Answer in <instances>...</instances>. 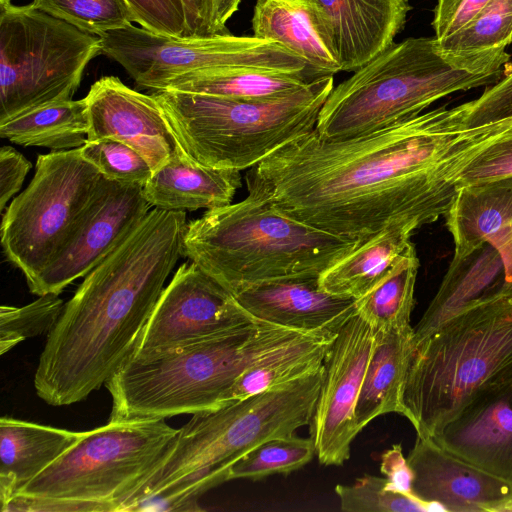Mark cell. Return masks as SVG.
Wrapping results in <instances>:
<instances>
[{"label":"cell","instance_id":"12","mask_svg":"<svg viewBox=\"0 0 512 512\" xmlns=\"http://www.w3.org/2000/svg\"><path fill=\"white\" fill-rule=\"evenodd\" d=\"M100 39L101 54L119 63L139 87L152 90H160L174 77L203 69L298 72L317 68L280 43L255 36L173 37L132 24Z\"/></svg>","mask_w":512,"mask_h":512},{"label":"cell","instance_id":"24","mask_svg":"<svg viewBox=\"0 0 512 512\" xmlns=\"http://www.w3.org/2000/svg\"><path fill=\"white\" fill-rule=\"evenodd\" d=\"M471 260L472 255L463 260L452 259L438 292L413 327L414 347L462 310L512 290L505 283L503 263L493 246L485 244L477 251L475 264Z\"/></svg>","mask_w":512,"mask_h":512},{"label":"cell","instance_id":"47","mask_svg":"<svg viewBox=\"0 0 512 512\" xmlns=\"http://www.w3.org/2000/svg\"><path fill=\"white\" fill-rule=\"evenodd\" d=\"M10 3H12V0H6V2L4 4H2V5H6V4H10Z\"/></svg>","mask_w":512,"mask_h":512},{"label":"cell","instance_id":"27","mask_svg":"<svg viewBox=\"0 0 512 512\" xmlns=\"http://www.w3.org/2000/svg\"><path fill=\"white\" fill-rule=\"evenodd\" d=\"M326 76L331 74L318 68L298 72L212 68L174 77L160 90L265 101L289 96Z\"/></svg>","mask_w":512,"mask_h":512},{"label":"cell","instance_id":"46","mask_svg":"<svg viewBox=\"0 0 512 512\" xmlns=\"http://www.w3.org/2000/svg\"><path fill=\"white\" fill-rule=\"evenodd\" d=\"M496 250L503 263L505 283L512 288V225Z\"/></svg>","mask_w":512,"mask_h":512},{"label":"cell","instance_id":"34","mask_svg":"<svg viewBox=\"0 0 512 512\" xmlns=\"http://www.w3.org/2000/svg\"><path fill=\"white\" fill-rule=\"evenodd\" d=\"M30 5L98 36L135 22L125 0H32Z\"/></svg>","mask_w":512,"mask_h":512},{"label":"cell","instance_id":"48","mask_svg":"<svg viewBox=\"0 0 512 512\" xmlns=\"http://www.w3.org/2000/svg\"><path fill=\"white\" fill-rule=\"evenodd\" d=\"M6 0H0V5L4 4Z\"/></svg>","mask_w":512,"mask_h":512},{"label":"cell","instance_id":"1","mask_svg":"<svg viewBox=\"0 0 512 512\" xmlns=\"http://www.w3.org/2000/svg\"><path fill=\"white\" fill-rule=\"evenodd\" d=\"M469 102L424 111L376 131L329 140L313 131L250 168L245 180L282 212L331 234L367 240L415 230L448 212L468 165L512 117L468 127Z\"/></svg>","mask_w":512,"mask_h":512},{"label":"cell","instance_id":"13","mask_svg":"<svg viewBox=\"0 0 512 512\" xmlns=\"http://www.w3.org/2000/svg\"><path fill=\"white\" fill-rule=\"evenodd\" d=\"M254 320L231 292L186 262L164 288L130 359L151 360Z\"/></svg>","mask_w":512,"mask_h":512},{"label":"cell","instance_id":"3","mask_svg":"<svg viewBox=\"0 0 512 512\" xmlns=\"http://www.w3.org/2000/svg\"><path fill=\"white\" fill-rule=\"evenodd\" d=\"M324 374L323 364L294 381L193 414L124 511L201 510L199 497L230 480L232 466L245 454L310 425Z\"/></svg>","mask_w":512,"mask_h":512},{"label":"cell","instance_id":"8","mask_svg":"<svg viewBox=\"0 0 512 512\" xmlns=\"http://www.w3.org/2000/svg\"><path fill=\"white\" fill-rule=\"evenodd\" d=\"M333 75L283 98L237 100L154 90L183 152L202 165L242 171L316 128Z\"/></svg>","mask_w":512,"mask_h":512},{"label":"cell","instance_id":"39","mask_svg":"<svg viewBox=\"0 0 512 512\" xmlns=\"http://www.w3.org/2000/svg\"><path fill=\"white\" fill-rule=\"evenodd\" d=\"M135 22L151 32L184 37L185 15L181 0H125Z\"/></svg>","mask_w":512,"mask_h":512},{"label":"cell","instance_id":"7","mask_svg":"<svg viewBox=\"0 0 512 512\" xmlns=\"http://www.w3.org/2000/svg\"><path fill=\"white\" fill-rule=\"evenodd\" d=\"M502 71L460 66L440 52L435 37L408 38L334 87L315 129L329 140L370 133L421 114L452 93L492 85Z\"/></svg>","mask_w":512,"mask_h":512},{"label":"cell","instance_id":"15","mask_svg":"<svg viewBox=\"0 0 512 512\" xmlns=\"http://www.w3.org/2000/svg\"><path fill=\"white\" fill-rule=\"evenodd\" d=\"M151 207L142 186L109 180L58 257L27 282L30 292L59 295L114 251Z\"/></svg>","mask_w":512,"mask_h":512},{"label":"cell","instance_id":"16","mask_svg":"<svg viewBox=\"0 0 512 512\" xmlns=\"http://www.w3.org/2000/svg\"><path fill=\"white\" fill-rule=\"evenodd\" d=\"M85 99L87 140L122 142L142 155L153 171L184 153L153 94H143L115 76H105L92 84Z\"/></svg>","mask_w":512,"mask_h":512},{"label":"cell","instance_id":"21","mask_svg":"<svg viewBox=\"0 0 512 512\" xmlns=\"http://www.w3.org/2000/svg\"><path fill=\"white\" fill-rule=\"evenodd\" d=\"M444 218L453 259H466L485 244L496 249L512 225V177L459 188Z\"/></svg>","mask_w":512,"mask_h":512},{"label":"cell","instance_id":"9","mask_svg":"<svg viewBox=\"0 0 512 512\" xmlns=\"http://www.w3.org/2000/svg\"><path fill=\"white\" fill-rule=\"evenodd\" d=\"M177 431L165 420L109 421L84 431L1 511H123Z\"/></svg>","mask_w":512,"mask_h":512},{"label":"cell","instance_id":"23","mask_svg":"<svg viewBox=\"0 0 512 512\" xmlns=\"http://www.w3.org/2000/svg\"><path fill=\"white\" fill-rule=\"evenodd\" d=\"M83 433L3 416L0 420L2 507L69 449Z\"/></svg>","mask_w":512,"mask_h":512},{"label":"cell","instance_id":"20","mask_svg":"<svg viewBox=\"0 0 512 512\" xmlns=\"http://www.w3.org/2000/svg\"><path fill=\"white\" fill-rule=\"evenodd\" d=\"M318 278L264 282L234 296L259 321L301 332L337 333L355 313L356 299L322 290Z\"/></svg>","mask_w":512,"mask_h":512},{"label":"cell","instance_id":"42","mask_svg":"<svg viewBox=\"0 0 512 512\" xmlns=\"http://www.w3.org/2000/svg\"><path fill=\"white\" fill-rule=\"evenodd\" d=\"M31 162L11 146H2L0 150V211L3 212L8 201L20 190Z\"/></svg>","mask_w":512,"mask_h":512},{"label":"cell","instance_id":"18","mask_svg":"<svg viewBox=\"0 0 512 512\" xmlns=\"http://www.w3.org/2000/svg\"><path fill=\"white\" fill-rule=\"evenodd\" d=\"M407 460L414 472V496L444 511L499 512L512 501V484L457 458L431 437L417 436Z\"/></svg>","mask_w":512,"mask_h":512},{"label":"cell","instance_id":"37","mask_svg":"<svg viewBox=\"0 0 512 512\" xmlns=\"http://www.w3.org/2000/svg\"><path fill=\"white\" fill-rule=\"evenodd\" d=\"M79 150L103 176L116 182L143 187L153 174L142 155L117 140H87Z\"/></svg>","mask_w":512,"mask_h":512},{"label":"cell","instance_id":"45","mask_svg":"<svg viewBox=\"0 0 512 512\" xmlns=\"http://www.w3.org/2000/svg\"><path fill=\"white\" fill-rule=\"evenodd\" d=\"M241 0H213V21L217 34L229 33L227 21L238 10Z\"/></svg>","mask_w":512,"mask_h":512},{"label":"cell","instance_id":"11","mask_svg":"<svg viewBox=\"0 0 512 512\" xmlns=\"http://www.w3.org/2000/svg\"><path fill=\"white\" fill-rule=\"evenodd\" d=\"M110 179L79 148L37 157L35 174L3 214L4 254L29 282L61 253Z\"/></svg>","mask_w":512,"mask_h":512},{"label":"cell","instance_id":"17","mask_svg":"<svg viewBox=\"0 0 512 512\" xmlns=\"http://www.w3.org/2000/svg\"><path fill=\"white\" fill-rule=\"evenodd\" d=\"M432 439L457 458L512 484V373L481 388Z\"/></svg>","mask_w":512,"mask_h":512},{"label":"cell","instance_id":"2","mask_svg":"<svg viewBox=\"0 0 512 512\" xmlns=\"http://www.w3.org/2000/svg\"><path fill=\"white\" fill-rule=\"evenodd\" d=\"M185 211L153 207L93 268L47 334L34 376L49 405L80 402L132 357L164 284L183 256Z\"/></svg>","mask_w":512,"mask_h":512},{"label":"cell","instance_id":"19","mask_svg":"<svg viewBox=\"0 0 512 512\" xmlns=\"http://www.w3.org/2000/svg\"><path fill=\"white\" fill-rule=\"evenodd\" d=\"M328 35L341 71H355L394 42L408 0H307Z\"/></svg>","mask_w":512,"mask_h":512},{"label":"cell","instance_id":"6","mask_svg":"<svg viewBox=\"0 0 512 512\" xmlns=\"http://www.w3.org/2000/svg\"><path fill=\"white\" fill-rule=\"evenodd\" d=\"M512 373V290L452 316L414 347L404 417L434 437L487 384Z\"/></svg>","mask_w":512,"mask_h":512},{"label":"cell","instance_id":"43","mask_svg":"<svg viewBox=\"0 0 512 512\" xmlns=\"http://www.w3.org/2000/svg\"><path fill=\"white\" fill-rule=\"evenodd\" d=\"M380 471L385 476L386 488L414 497V472L404 456L401 444H394L381 455Z\"/></svg>","mask_w":512,"mask_h":512},{"label":"cell","instance_id":"30","mask_svg":"<svg viewBox=\"0 0 512 512\" xmlns=\"http://www.w3.org/2000/svg\"><path fill=\"white\" fill-rule=\"evenodd\" d=\"M337 333L310 332L259 359L230 389L226 405L301 378L324 364Z\"/></svg>","mask_w":512,"mask_h":512},{"label":"cell","instance_id":"32","mask_svg":"<svg viewBox=\"0 0 512 512\" xmlns=\"http://www.w3.org/2000/svg\"><path fill=\"white\" fill-rule=\"evenodd\" d=\"M419 266L415 246L411 243L388 275L371 291L356 299V312L374 331L410 325Z\"/></svg>","mask_w":512,"mask_h":512},{"label":"cell","instance_id":"26","mask_svg":"<svg viewBox=\"0 0 512 512\" xmlns=\"http://www.w3.org/2000/svg\"><path fill=\"white\" fill-rule=\"evenodd\" d=\"M252 29L253 36L280 43L328 74L341 71L332 43L307 0H257Z\"/></svg>","mask_w":512,"mask_h":512},{"label":"cell","instance_id":"31","mask_svg":"<svg viewBox=\"0 0 512 512\" xmlns=\"http://www.w3.org/2000/svg\"><path fill=\"white\" fill-rule=\"evenodd\" d=\"M89 132L85 98L49 104L0 122V136L22 146L70 150L83 146Z\"/></svg>","mask_w":512,"mask_h":512},{"label":"cell","instance_id":"38","mask_svg":"<svg viewBox=\"0 0 512 512\" xmlns=\"http://www.w3.org/2000/svg\"><path fill=\"white\" fill-rule=\"evenodd\" d=\"M512 177V127L480 153L462 172L459 188Z\"/></svg>","mask_w":512,"mask_h":512},{"label":"cell","instance_id":"41","mask_svg":"<svg viewBox=\"0 0 512 512\" xmlns=\"http://www.w3.org/2000/svg\"><path fill=\"white\" fill-rule=\"evenodd\" d=\"M490 0H438L432 26L437 40L467 25Z\"/></svg>","mask_w":512,"mask_h":512},{"label":"cell","instance_id":"22","mask_svg":"<svg viewBox=\"0 0 512 512\" xmlns=\"http://www.w3.org/2000/svg\"><path fill=\"white\" fill-rule=\"evenodd\" d=\"M240 187V171L205 166L182 153L153 171L142 191L152 207L194 211L230 204Z\"/></svg>","mask_w":512,"mask_h":512},{"label":"cell","instance_id":"4","mask_svg":"<svg viewBox=\"0 0 512 512\" xmlns=\"http://www.w3.org/2000/svg\"><path fill=\"white\" fill-rule=\"evenodd\" d=\"M247 191L188 223L183 240V256L233 295L264 282L319 277L365 241L310 226Z\"/></svg>","mask_w":512,"mask_h":512},{"label":"cell","instance_id":"14","mask_svg":"<svg viewBox=\"0 0 512 512\" xmlns=\"http://www.w3.org/2000/svg\"><path fill=\"white\" fill-rule=\"evenodd\" d=\"M374 345V330L356 311L340 328L324 359L325 374L310 422L323 465H343L361 431L355 409Z\"/></svg>","mask_w":512,"mask_h":512},{"label":"cell","instance_id":"40","mask_svg":"<svg viewBox=\"0 0 512 512\" xmlns=\"http://www.w3.org/2000/svg\"><path fill=\"white\" fill-rule=\"evenodd\" d=\"M512 117V70L469 101L468 127H477Z\"/></svg>","mask_w":512,"mask_h":512},{"label":"cell","instance_id":"5","mask_svg":"<svg viewBox=\"0 0 512 512\" xmlns=\"http://www.w3.org/2000/svg\"><path fill=\"white\" fill-rule=\"evenodd\" d=\"M306 333L254 320L151 360L130 359L105 384L109 421L165 420L223 407L245 370Z\"/></svg>","mask_w":512,"mask_h":512},{"label":"cell","instance_id":"10","mask_svg":"<svg viewBox=\"0 0 512 512\" xmlns=\"http://www.w3.org/2000/svg\"><path fill=\"white\" fill-rule=\"evenodd\" d=\"M100 36L33 8L0 6V122L71 100Z\"/></svg>","mask_w":512,"mask_h":512},{"label":"cell","instance_id":"25","mask_svg":"<svg viewBox=\"0 0 512 512\" xmlns=\"http://www.w3.org/2000/svg\"><path fill=\"white\" fill-rule=\"evenodd\" d=\"M411 325L374 331V345L355 409L360 430L378 416H404L403 390L414 352Z\"/></svg>","mask_w":512,"mask_h":512},{"label":"cell","instance_id":"29","mask_svg":"<svg viewBox=\"0 0 512 512\" xmlns=\"http://www.w3.org/2000/svg\"><path fill=\"white\" fill-rule=\"evenodd\" d=\"M437 43L446 58L464 68H503L512 43V0H490L467 25Z\"/></svg>","mask_w":512,"mask_h":512},{"label":"cell","instance_id":"28","mask_svg":"<svg viewBox=\"0 0 512 512\" xmlns=\"http://www.w3.org/2000/svg\"><path fill=\"white\" fill-rule=\"evenodd\" d=\"M415 231L410 226H394L365 240L321 273L319 287L340 297H363L388 275L412 243Z\"/></svg>","mask_w":512,"mask_h":512},{"label":"cell","instance_id":"44","mask_svg":"<svg viewBox=\"0 0 512 512\" xmlns=\"http://www.w3.org/2000/svg\"><path fill=\"white\" fill-rule=\"evenodd\" d=\"M185 15L184 37L217 34L213 21V0H181Z\"/></svg>","mask_w":512,"mask_h":512},{"label":"cell","instance_id":"36","mask_svg":"<svg viewBox=\"0 0 512 512\" xmlns=\"http://www.w3.org/2000/svg\"><path fill=\"white\" fill-rule=\"evenodd\" d=\"M65 303L56 294H46L22 307L0 308V352L5 354L20 342L49 333Z\"/></svg>","mask_w":512,"mask_h":512},{"label":"cell","instance_id":"33","mask_svg":"<svg viewBox=\"0 0 512 512\" xmlns=\"http://www.w3.org/2000/svg\"><path fill=\"white\" fill-rule=\"evenodd\" d=\"M315 455L311 437L301 438L293 434L271 438L239 459L232 466L229 479L259 480L274 474L286 475L309 463Z\"/></svg>","mask_w":512,"mask_h":512},{"label":"cell","instance_id":"35","mask_svg":"<svg viewBox=\"0 0 512 512\" xmlns=\"http://www.w3.org/2000/svg\"><path fill=\"white\" fill-rule=\"evenodd\" d=\"M335 493L347 512L444 511L437 504L387 489L386 479L374 475H364L349 485L338 484Z\"/></svg>","mask_w":512,"mask_h":512}]
</instances>
